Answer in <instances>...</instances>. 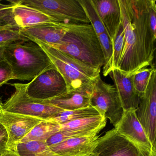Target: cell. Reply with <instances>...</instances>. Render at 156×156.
Returning <instances> with one entry per match:
<instances>
[{"mask_svg": "<svg viewBox=\"0 0 156 156\" xmlns=\"http://www.w3.org/2000/svg\"><path fill=\"white\" fill-rule=\"evenodd\" d=\"M17 151L20 156H60L53 151L45 141H42L19 143Z\"/></svg>", "mask_w": 156, "mask_h": 156, "instance_id": "cell-21", "label": "cell"}, {"mask_svg": "<svg viewBox=\"0 0 156 156\" xmlns=\"http://www.w3.org/2000/svg\"><path fill=\"white\" fill-rule=\"evenodd\" d=\"M11 68L6 61H0V87L2 86L10 80H12Z\"/></svg>", "mask_w": 156, "mask_h": 156, "instance_id": "cell-29", "label": "cell"}, {"mask_svg": "<svg viewBox=\"0 0 156 156\" xmlns=\"http://www.w3.org/2000/svg\"><path fill=\"white\" fill-rule=\"evenodd\" d=\"M60 129L61 125L59 124L43 120L35 126L20 143L31 141H45L54 134L60 131Z\"/></svg>", "mask_w": 156, "mask_h": 156, "instance_id": "cell-20", "label": "cell"}, {"mask_svg": "<svg viewBox=\"0 0 156 156\" xmlns=\"http://www.w3.org/2000/svg\"><path fill=\"white\" fill-rule=\"evenodd\" d=\"M90 156H142L128 140L115 128L98 139V143Z\"/></svg>", "mask_w": 156, "mask_h": 156, "instance_id": "cell-12", "label": "cell"}, {"mask_svg": "<svg viewBox=\"0 0 156 156\" xmlns=\"http://www.w3.org/2000/svg\"><path fill=\"white\" fill-rule=\"evenodd\" d=\"M124 43L118 69L128 76L152 66L156 38L150 26L148 0H119Z\"/></svg>", "mask_w": 156, "mask_h": 156, "instance_id": "cell-1", "label": "cell"}, {"mask_svg": "<svg viewBox=\"0 0 156 156\" xmlns=\"http://www.w3.org/2000/svg\"><path fill=\"white\" fill-rule=\"evenodd\" d=\"M15 88L14 93L3 104L2 108L6 111L35 117L43 120L65 111L48 103L47 100L32 98L26 92L27 84H11Z\"/></svg>", "mask_w": 156, "mask_h": 156, "instance_id": "cell-5", "label": "cell"}, {"mask_svg": "<svg viewBox=\"0 0 156 156\" xmlns=\"http://www.w3.org/2000/svg\"><path fill=\"white\" fill-rule=\"evenodd\" d=\"M91 105L99 115L109 119L114 127L117 125L124 113L115 86L104 82L100 75L94 82L91 95Z\"/></svg>", "mask_w": 156, "mask_h": 156, "instance_id": "cell-7", "label": "cell"}, {"mask_svg": "<svg viewBox=\"0 0 156 156\" xmlns=\"http://www.w3.org/2000/svg\"><path fill=\"white\" fill-rule=\"evenodd\" d=\"M156 70H153L145 93L136 109L139 121L153 147L156 149Z\"/></svg>", "mask_w": 156, "mask_h": 156, "instance_id": "cell-10", "label": "cell"}, {"mask_svg": "<svg viewBox=\"0 0 156 156\" xmlns=\"http://www.w3.org/2000/svg\"><path fill=\"white\" fill-rule=\"evenodd\" d=\"M8 136L4 127L0 123V156L8 150Z\"/></svg>", "mask_w": 156, "mask_h": 156, "instance_id": "cell-31", "label": "cell"}, {"mask_svg": "<svg viewBox=\"0 0 156 156\" xmlns=\"http://www.w3.org/2000/svg\"><path fill=\"white\" fill-rule=\"evenodd\" d=\"M150 26L153 36L156 38V4L155 0H148Z\"/></svg>", "mask_w": 156, "mask_h": 156, "instance_id": "cell-30", "label": "cell"}, {"mask_svg": "<svg viewBox=\"0 0 156 156\" xmlns=\"http://www.w3.org/2000/svg\"><path fill=\"white\" fill-rule=\"evenodd\" d=\"M1 156H20L16 151L8 150Z\"/></svg>", "mask_w": 156, "mask_h": 156, "instance_id": "cell-32", "label": "cell"}, {"mask_svg": "<svg viewBox=\"0 0 156 156\" xmlns=\"http://www.w3.org/2000/svg\"><path fill=\"white\" fill-rule=\"evenodd\" d=\"M124 31L122 23H120L113 41V57H112V70L118 69L119 60L122 54L124 43Z\"/></svg>", "mask_w": 156, "mask_h": 156, "instance_id": "cell-27", "label": "cell"}, {"mask_svg": "<svg viewBox=\"0 0 156 156\" xmlns=\"http://www.w3.org/2000/svg\"><path fill=\"white\" fill-rule=\"evenodd\" d=\"M78 1L83 9L90 24L94 28L97 35H99L103 33H107L97 11L92 2V0Z\"/></svg>", "mask_w": 156, "mask_h": 156, "instance_id": "cell-25", "label": "cell"}, {"mask_svg": "<svg viewBox=\"0 0 156 156\" xmlns=\"http://www.w3.org/2000/svg\"><path fill=\"white\" fill-rule=\"evenodd\" d=\"M3 47H0V61L2 60L3 59V56H2V54H3Z\"/></svg>", "mask_w": 156, "mask_h": 156, "instance_id": "cell-33", "label": "cell"}, {"mask_svg": "<svg viewBox=\"0 0 156 156\" xmlns=\"http://www.w3.org/2000/svg\"><path fill=\"white\" fill-rule=\"evenodd\" d=\"M3 59L12 71V80L32 81L54 66L46 53L34 42L19 41L3 47Z\"/></svg>", "mask_w": 156, "mask_h": 156, "instance_id": "cell-2", "label": "cell"}, {"mask_svg": "<svg viewBox=\"0 0 156 156\" xmlns=\"http://www.w3.org/2000/svg\"><path fill=\"white\" fill-rule=\"evenodd\" d=\"M92 2L108 37L113 41L121 22L119 0H92Z\"/></svg>", "mask_w": 156, "mask_h": 156, "instance_id": "cell-16", "label": "cell"}, {"mask_svg": "<svg viewBox=\"0 0 156 156\" xmlns=\"http://www.w3.org/2000/svg\"><path fill=\"white\" fill-rule=\"evenodd\" d=\"M99 115L98 111L92 106L80 109L65 110L51 117L46 121L62 125L69 121Z\"/></svg>", "mask_w": 156, "mask_h": 156, "instance_id": "cell-22", "label": "cell"}, {"mask_svg": "<svg viewBox=\"0 0 156 156\" xmlns=\"http://www.w3.org/2000/svg\"><path fill=\"white\" fill-rule=\"evenodd\" d=\"M108 75L114 82L123 110H136L139 103L140 96L134 87L133 75L128 76L115 69Z\"/></svg>", "mask_w": 156, "mask_h": 156, "instance_id": "cell-14", "label": "cell"}, {"mask_svg": "<svg viewBox=\"0 0 156 156\" xmlns=\"http://www.w3.org/2000/svg\"><path fill=\"white\" fill-rule=\"evenodd\" d=\"M91 95L82 91H67L59 96L46 100L51 105L63 110H75L91 106Z\"/></svg>", "mask_w": 156, "mask_h": 156, "instance_id": "cell-18", "label": "cell"}, {"mask_svg": "<svg viewBox=\"0 0 156 156\" xmlns=\"http://www.w3.org/2000/svg\"><path fill=\"white\" fill-rule=\"evenodd\" d=\"M22 34L20 29L17 25L0 24V47L19 41H28Z\"/></svg>", "mask_w": 156, "mask_h": 156, "instance_id": "cell-23", "label": "cell"}, {"mask_svg": "<svg viewBox=\"0 0 156 156\" xmlns=\"http://www.w3.org/2000/svg\"><path fill=\"white\" fill-rule=\"evenodd\" d=\"M114 128L135 146L142 156H156V149L139 121L136 109L124 110L121 119Z\"/></svg>", "mask_w": 156, "mask_h": 156, "instance_id": "cell-8", "label": "cell"}, {"mask_svg": "<svg viewBox=\"0 0 156 156\" xmlns=\"http://www.w3.org/2000/svg\"><path fill=\"white\" fill-rule=\"evenodd\" d=\"M3 105V103H2V100L1 98H0V107L2 106Z\"/></svg>", "mask_w": 156, "mask_h": 156, "instance_id": "cell-34", "label": "cell"}, {"mask_svg": "<svg viewBox=\"0 0 156 156\" xmlns=\"http://www.w3.org/2000/svg\"><path fill=\"white\" fill-rule=\"evenodd\" d=\"M9 2L10 4H4L2 3V1L0 0V24L16 25L13 17V9L16 3L14 1H11Z\"/></svg>", "mask_w": 156, "mask_h": 156, "instance_id": "cell-28", "label": "cell"}, {"mask_svg": "<svg viewBox=\"0 0 156 156\" xmlns=\"http://www.w3.org/2000/svg\"><path fill=\"white\" fill-rule=\"evenodd\" d=\"M70 23L47 22L20 29L22 34L32 41L50 46L59 44L68 30Z\"/></svg>", "mask_w": 156, "mask_h": 156, "instance_id": "cell-13", "label": "cell"}, {"mask_svg": "<svg viewBox=\"0 0 156 156\" xmlns=\"http://www.w3.org/2000/svg\"><path fill=\"white\" fill-rule=\"evenodd\" d=\"M22 5L34 8L57 22L71 24H90L78 0H21Z\"/></svg>", "mask_w": 156, "mask_h": 156, "instance_id": "cell-6", "label": "cell"}, {"mask_svg": "<svg viewBox=\"0 0 156 156\" xmlns=\"http://www.w3.org/2000/svg\"><path fill=\"white\" fill-rule=\"evenodd\" d=\"M99 138L98 135L73 138L50 148L60 156H90Z\"/></svg>", "mask_w": 156, "mask_h": 156, "instance_id": "cell-15", "label": "cell"}, {"mask_svg": "<svg viewBox=\"0 0 156 156\" xmlns=\"http://www.w3.org/2000/svg\"><path fill=\"white\" fill-rule=\"evenodd\" d=\"M155 69L153 66H151L150 68L140 69L133 74L134 87L140 97L145 93L151 74Z\"/></svg>", "mask_w": 156, "mask_h": 156, "instance_id": "cell-26", "label": "cell"}, {"mask_svg": "<svg viewBox=\"0 0 156 156\" xmlns=\"http://www.w3.org/2000/svg\"><path fill=\"white\" fill-rule=\"evenodd\" d=\"M14 2L16 6L13 10V20L15 24L20 29L44 23L57 22L38 10L22 5L18 1Z\"/></svg>", "mask_w": 156, "mask_h": 156, "instance_id": "cell-17", "label": "cell"}, {"mask_svg": "<svg viewBox=\"0 0 156 156\" xmlns=\"http://www.w3.org/2000/svg\"><path fill=\"white\" fill-rule=\"evenodd\" d=\"M27 84L28 95L40 100H50L67 91L65 81L55 66Z\"/></svg>", "mask_w": 156, "mask_h": 156, "instance_id": "cell-9", "label": "cell"}, {"mask_svg": "<svg viewBox=\"0 0 156 156\" xmlns=\"http://www.w3.org/2000/svg\"><path fill=\"white\" fill-rule=\"evenodd\" d=\"M40 45L51 59L65 81L67 91L92 94L95 79L101 70L94 68L48 44L34 42Z\"/></svg>", "mask_w": 156, "mask_h": 156, "instance_id": "cell-4", "label": "cell"}, {"mask_svg": "<svg viewBox=\"0 0 156 156\" xmlns=\"http://www.w3.org/2000/svg\"><path fill=\"white\" fill-rule=\"evenodd\" d=\"M107 119L101 116H92L69 121L61 125L60 131H98L105 127Z\"/></svg>", "mask_w": 156, "mask_h": 156, "instance_id": "cell-19", "label": "cell"}, {"mask_svg": "<svg viewBox=\"0 0 156 156\" xmlns=\"http://www.w3.org/2000/svg\"><path fill=\"white\" fill-rule=\"evenodd\" d=\"M43 119L35 117L6 111L0 107V123L8 136L9 150L17 151V145Z\"/></svg>", "mask_w": 156, "mask_h": 156, "instance_id": "cell-11", "label": "cell"}, {"mask_svg": "<svg viewBox=\"0 0 156 156\" xmlns=\"http://www.w3.org/2000/svg\"><path fill=\"white\" fill-rule=\"evenodd\" d=\"M94 68L101 70L104 58L97 35L90 24H69L59 44L52 45Z\"/></svg>", "mask_w": 156, "mask_h": 156, "instance_id": "cell-3", "label": "cell"}, {"mask_svg": "<svg viewBox=\"0 0 156 156\" xmlns=\"http://www.w3.org/2000/svg\"><path fill=\"white\" fill-rule=\"evenodd\" d=\"M97 36L104 56V65L103 66V74L104 76H106L112 71L113 43L107 33H103Z\"/></svg>", "mask_w": 156, "mask_h": 156, "instance_id": "cell-24", "label": "cell"}]
</instances>
